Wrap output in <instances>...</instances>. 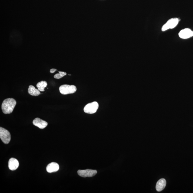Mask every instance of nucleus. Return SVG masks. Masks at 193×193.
Listing matches in <instances>:
<instances>
[{"label": "nucleus", "mask_w": 193, "mask_h": 193, "mask_svg": "<svg viewBox=\"0 0 193 193\" xmlns=\"http://www.w3.org/2000/svg\"><path fill=\"white\" fill-rule=\"evenodd\" d=\"M17 102L14 99L8 98L5 99L2 105V109L5 114H10L13 111Z\"/></svg>", "instance_id": "1"}, {"label": "nucleus", "mask_w": 193, "mask_h": 193, "mask_svg": "<svg viewBox=\"0 0 193 193\" xmlns=\"http://www.w3.org/2000/svg\"><path fill=\"white\" fill-rule=\"evenodd\" d=\"M23 36L20 32L17 30H13L10 34V42L15 46L21 45L23 42Z\"/></svg>", "instance_id": "2"}, {"label": "nucleus", "mask_w": 193, "mask_h": 193, "mask_svg": "<svg viewBox=\"0 0 193 193\" xmlns=\"http://www.w3.org/2000/svg\"><path fill=\"white\" fill-rule=\"evenodd\" d=\"M59 90L61 94L66 95L75 93L77 88L74 85H64L61 86Z\"/></svg>", "instance_id": "3"}, {"label": "nucleus", "mask_w": 193, "mask_h": 193, "mask_svg": "<svg viewBox=\"0 0 193 193\" xmlns=\"http://www.w3.org/2000/svg\"><path fill=\"white\" fill-rule=\"evenodd\" d=\"M0 138L5 144H8L11 139L10 132L4 128L0 127Z\"/></svg>", "instance_id": "4"}, {"label": "nucleus", "mask_w": 193, "mask_h": 193, "mask_svg": "<svg viewBox=\"0 0 193 193\" xmlns=\"http://www.w3.org/2000/svg\"><path fill=\"white\" fill-rule=\"evenodd\" d=\"M99 107L98 103L93 102L87 104L84 108V111L86 113L93 114L97 112Z\"/></svg>", "instance_id": "5"}, {"label": "nucleus", "mask_w": 193, "mask_h": 193, "mask_svg": "<svg viewBox=\"0 0 193 193\" xmlns=\"http://www.w3.org/2000/svg\"><path fill=\"white\" fill-rule=\"evenodd\" d=\"M179 22V19L177 18H172L168 20L167 22L164 24L162 28V31H165L170 29L174 28L177 26Z\"/></svg>", "instance_id": "6"}, {"label": "nucleus", "mask_w": 193, "mask_h": 193, "mask_svg": "<svg viewBox=\"0 0 193 193\" xmlns=\"http://www.w3.org/2000/svg\"><path fill=\"white\" fill-rule=\"evenodd\" d=\"M77 173L78 175L82 177H92L95 176L96 174L97 171L95 170L89 169L79 170Z\"/></svg>", "instance_id": "7"}, {"label": "nucleus", "mask_w": 193, "mask_h": 193, "mask_svg": "<svg viewBox=\"0 0 193 193\" xmlns=\"http://www.w3.org/2000/svg\"><path fill=\"white\" fill-rule=\"evenodd\" d=\"M179 37L186 39H188L193 36V32L190 29L186 28L181 30L179 33Z\"/></svg>", "instance_id": "8"}, {"label": "nucleus", "mask_w": 193, "mask_h": 193, "mask_svg": "<svg viewBox=\"0 0 193 193\" xmlns=\"http://www.w3.org/2000/svg\"><path fill=\"white\" fill-rule=\"evenodd\" d=\"M33 123L34 126L42 129H45L48 125V123L47 122L39 118H36L33 120Z\"/></svg>", "instance_id": "9"}, {"label": "nucleus", "mask_w": 193, "mask_h": 193, "mask_svg": "<svg viewBox=\"0 0 193 193\" xmlns=\"http://www.w3.org/2000/svg\"><path fill=\"white\" fill-rule=\"evenodd\" d=\"M19 166V162L16 158H11L9 160L8 167L11 170H15Z\"/></svg>", "instance_id": "10"}, {"label": "nucleus", "mask_w": 193, "mask_h": 193, "mask_svg": "<svg viewBox=\"0 0 193 193\" xmlns=\"http://www.w3.org/2000/svg\"><path fill=\"white\" fill-rule=\"evenodd\" d=\"M59 168L60 167L58 163L55 162H51L47 165L46 170L48 173H51L58 171Z\"/></svg>", "instance_id": "11"}, {"label": "nucleus", "mask_w": 193, "mask_h": 193, "mask_svg": "<svg viewBox=\"0 0 193 193\" xmlns=\"http://www.w3.org/2000/svg\"><path fill=\"white\" fill-rule=\"evenodd\" d=\"M166 181L165 179H161L158 180L156 185V190L158 192L161 191L165 188Z\"/></svg>", "instance_id": "12"}, {"label": "nucleus", "mask_w": 193, "mask_h": 193, "mask_svg": "<svg viewBox=\"0 0 193 193\" xmlns=\"http://www.w3.org/2000/svg\"><path fill=\"white\" fill-rule=\"evenodd\" d=\"M29 94L33 96H37L41 94L39 89H36L33 86L30 85L28 89Z\"/></svg>", "instance_id": "13"}, {"label": "nucleus", "mask_w": 193, "mask_h": 193, "mask_svg": "<svg viewBox=\"0 0 193 193\" xmlns=\"http://www.w3.org/2000/svg\"><path fill=\"white\" fill-rule=\"evenodd\" d=\"M47 86V83L46 81H41L38 83L37 85V87L38 89L40 91H45V88Z\"/></svg>", "instance_id": "14"}, {"label": "nucleus", "mask_w": 193, "mask_h": 193, "mask_svg": "<svg viewBox=\"0 0 193 193\" xmlns=\"http://www.w3.org/2000/svg\"><path fill=\"white\" fill-rule=\"evenodd\" d=\"M54 77L55 79H59L63 77V76L60 73H57L54 76Z\"/></svg>", "instance_id": "15"}, {"label": "nucleus", "mask_w": 193, "mask_h": 193, "mask_svg": "<svg viewBox=\"0 0 193 193\" xmlns=\"http://www.w3.org/2000/svg\"><path fill=\"white\" fill-rule=\"evenodd\" d=\"M59 73H60L61 75L63 76V77H64V76H66L67 74L66 72H64L59 71Z\"/></svg>", "instance_id": "16"}, {"label": "nucleus", "mask_w": 193, "mask_h": 193, "mask_svg": "<svg viewBox=\"0 0 193 193\" xmlns=\"http://www.w3.org/2000/svg\"><path fill=\"white\" fill-rule=\"evenodd\" d=\"M57 70L56 69H51L50 70V72L51 73H54Z\"/></svg>", "instance_id": "17"}]
</instances>
